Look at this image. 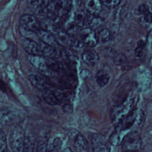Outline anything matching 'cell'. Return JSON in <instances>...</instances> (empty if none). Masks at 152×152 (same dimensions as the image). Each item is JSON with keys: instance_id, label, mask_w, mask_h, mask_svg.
I'll return each instance as SVG.
<instances>
[{"instance_id": "6da1fadb", "label": "cell", "mask_w": 152, "mask_h": 152, "mask_svg": "<svg viewBox=\"0 0 152 152\" xmlns=\"http://www.w3.org/2000/svg\"><path fill=\"white\" fill-rule=\"evenodd\" d=\"M134 99L127 97L121 103L113 107L110 116L112 123L116 126L121 121L127 116L134 110Z\"/></svg>"}, {"instance_id": "7a4b0ae2", "label": "cell", "mask_w": 152, "mask_h": 152, "mask_svg": "<svg viewBox=\"0 0 152 152\" xmlns=\"http://www.w3.org/2000/svg\"><path fill=\"white\" fill-rule=\"evenodd\" d=\"M72 4L68 1H49L48 8L52 15L64 20L69 14Z\"/></svg>"}, {"instance_id": "3957f363", "label": "cell", "mask_w": 152, "mask_h": 152, "mask_svg": "<svg viewBox=\"0 0 152 152\" xmlns=\"http://www.w3.org/2000/svg\"><path fill=\"white\" fill-rule=\"evenodd\" d=\"M144 113L142 110L134 109L131 113L124 118L115 126V132L119 133L130 129L136 122L140 123L142 121Z\"/></svg>"}, {"instance_id": "277c9868", "label": "cell", "mask_w": 152, "mask_h": 152, "mask_svg": "<svg viewBox=\"0 0 152 152\" xmlns=\"http://www.w3.org/2000/svg\"><path fill=\"white\" fill-rule=\"evenodd\" d=\"M25 138L22 128L19 125H15L10 135V143L12 152H23Z\"/></svg>"}, {"instance_id": "5b68a950", "label": "cell", "mask_w": 152, "mask_h": 152, "mask_svg": "<svg viewBox=\"0 0 152 152\" xmlns=\"http://www.w3.org/2000/svg\"><path fill=\"white\" fill-rule=\"evenodd\" d=\"M142 140L140 134L136 131L127 134L122 141V148L124 152H134L141 147Z\"/></svg>"}, {"instance_id": "8992f818", "label": "cell", "mask_w": 152, "mask_h": 152, "mask_svg": "<svg viewBox=\"0 0 152 152\" xmlns=\"http://www.w3.org/2000/svg\"><path fill=\"white\" fill-rule=\"evenodd\" d=\"M20 24L24 29L37 33L41 28V23L38 19L31 14H24L20 19Z\"/></svg>"}, {"instance_id": "52a82bcc", "label": "cell", "mask_w": 152, "mask_h": 152, "mask_svg": "<svg viewBox=\"0 0 152 152\" xmlns=\"http://www.w3.org/2000/svg\"><path fill=\"white\" fill-rule=\"evenodd\" d=\"M91 145L93 152H111L109 142L101 134H94L91 138Z\"/></svg>"}, {"instance_id": "ba28073f", "label": "cell", "mask_w": 152, "mask_h": 152, "mask_svg": "<svg viewBox=\"0 0 152 152\" xmlns=\"http://www.w3.org/2000/svg\"><path fill=\"white\" fill-rule=\"evenodd\" d=\"M21 117L17 111L9 109H0V124L12 125L17 123Z\"/></svg>"}, {"instance_id": "9c48e42d", "label": "cell", "mask_w": 152, "mask_h": 152, "mask_svg": "<svg viewBox=\"0 0 152 152\" xmlns=\"http://www.w3.org/2000/svg\"><path fill=\"white\" fill-rule=\"evenodd\" d=\"M49 2V1H30L28 4L35 14L48 18L52 15L48 8Z\"/></svg>"}, {"instance_id": "30bf717a", "label": "cell", "mask_w": 152, "mask_h": 152, "mask_svg": "<svg viewBox=\"0 0 152 152\" xmlns=\"http://www.w3.org/2000/svg\"><path fill=\"white\" fill-rule=\"evenodd\" d=\"M54 94L60 103H69L72 102L75 97L74 89L58 88L53 90Z\"/></svg>"}, {"instance_id": "8fae6325", "label": "cell", "mask_w": 152, "mask_h": 152, "mask_svg": "<svg viewBox=\"0 0 152 152\" xmlns=\"http://www.w3.org/2000/svg\"><path fill=\"white\" fill-rule=\"evenodd\" d=\"M28 78L33 86L42 91L50 90L52 87V84L43 76L31 74L28 75Z\"/></svg>"}, {"instance_id": "7c38bea8", "label": "cell", "mask_w": 152, "mask_h": 152, "mask_svg": "<svg viewBox=\"0 0 152 152\" xmlns=\"http://www.w3.org/2000/svg\"><path fill=\"white\" fill-rule=\"evenodd\" d=\"M28 60L33 65L46 74H49L53 72L49 68L47 59L45 57L38 55H29Z\"/></svg>"}, {"instance_id": "4fadbf2b", "label": "cell", "mask_w": 152, "mask_h": 152, "mask_svg": "<svg viewBox=\"0 0 152 152\" xmlns=\"http://www.w3.org/2000/svg\"><path fill=\"white\" fill-rule=\"evenodd\" d=\"M79 34L82 42L90 47H94L98 43L97 36L95 31L90 27L82 29Z\"/></svg>"}, {"instance_id": "5bb4252c", "label": "cell", "mask_w": 152, "mask_h": 152, "mask_svg": "<svg viewBox=\"0 0 152 152\" xmlns=\"http://www.w3.org/2000/svg\"><path fill=\"white\" fill-rule=\"evenodd\" d=\"M136 83L137 87L140 90L145 91L148 89L151 83L150 74L145 71L137 73L136 76Z\"/></svg>"}, {"instance_id": "9a60e30c", "label": "cell", "mask_w": 152, "mask_h": 152, "mask_svg": "<svg viewBox=\"0 0 152 152\" xmlns=\"http://www.w3.org/2000/svg\"><path fill=\"white\" fill-rule=\"evenodd\" d=\"M36 33L38 38L43 43L56 48L58 46L59 44L56 39V37L52 33L41 28L39 31H37Z\"/></svg>"}, {"instance_id": "2e32d148", "label": "cell", "mask_w": 152, "mask_h": 152, "mask_svg": "<svg viewBox=\"0 0 152 152\" xmlns=\"http://www.w3.org/2000/svg\"><path fill=\"white\" fill-rule=\"evenodd\" d=\"M23 47L24 50L29 55L40 56V49L39 43L30 39H25L23 43Z\"/></svg>"}, {"instance_id": "e0dca14e", "label": "cell", "mask_w": 152, "mask_h": 152, "mask_svg": "<svg viewBox=\"0 0 152 152\" xmlns=\"http://www.w3.org/2000/svg\"><path fill=\"white\" fill-rule=\"evenodd\" d=\"M39 45L40 49V56H42L49 58H53L60 55L59 54L58 49L55 47L46 44L42 41L39 42Z\"/></svg>"}, {"instance_id": "ac0fdd59", "label": "cell", "mask_w": 152, "mask_h": 152, "mask_svg": "<svg viewBox=\"0 0 152 152\" xmlns=\"http://www.w3.org/2000/svg\"><path fill=\"white\" fill-rule=\"evenodd\" d=\"M59 83L61 85V88L73 89L76 87L77 80L75 75L72 74H65L59 78Z\"/></svg>"}, {"instance_id": "d6986e66", "label": "cell", "mask_w": 152, "mask_h": 152, "mask_svg": "<svg viewBox=\"0 0 152 152\" xmlns=\"http://www.w3.org/2000/svg\"><path fill=\"white\" fill-rule=\"evenodd\" d=\"M85 7L90 14L97 15L102 10V3L97 0H90L86 2Z\"/></svg>"}, {"instance_id": "ffe728a7", "label": "cell", "mask_w": 152, "mask_h": 152, "mask_svg": "<svg viewBox=\"0 0 152 152\" xmlns=\"http://www.w3.org/2000/svg\"><path fill=\"white\" fill-rule=\"evenodd\" d=\"M82 59L86 64L94 65L98 63L99 56L94 50H86L82 53Z\"/></svg>"}, {"instance_id": "44dd1931", "label": "cell", "mask_w": 152, "mask_h": 152, "mask_svg": "<svg viewBox=\"0 0 152 152\" xmlns=\"http://www.w3.org/2000/svg\"><path fill=\"white\" fill-rule=\"evenodd\" d=\"M74 147L77 152H89V145L87 140L78 134L74 140Z\"/></svg>"}, {"instance_id": "7402d4cb", "label": "cell", "mask_w": 152, "mask_h": 152, "mask_svg": "<svg viewBox=\"0 0 152 152\" xmlns=\"http://www.w3.org/2000/svg\"><path fill=\"white\" fill-rule=\"evenodd\" d=\"M42 96L44 100L50 105H58L60 104L59 101L54 94L53 90H48L43 91L42 93Z\"/></svg>"}, {"instance_id": "603a6c76", "label": "cell", "mask_w": 152, "mask_h": 152, "mask_svg": "<svg viewBox=\"0 0 152 152\" xmlns=\"http://www.w3.org/2000/svg\"><path fill=\"white\" fill-rule=\"evenodd\" d=\"M86 15L83 10H77L74 12L73 17V21L80 27H83L86 23Z\"/></svg>"}, {"instance_id": "cb8c5ba5", "label": "cell", "mask_w": 152, "mask_h": 152, "mask_svg": "<svg viewBox=\"0 0 152 152\" xmlns=\"http://www.w3.org/2000/svg\"><path fill=\"white\" fill-rule=\"evenodd\" d=\"M56 39L59 45L62 46L68 45L71 43V40H70V36L67 34L65 30L61 29L56 34H55Z\"/></svg>"}, {"instance_id": "d4e9b609", "label": "cell", "mask_w": 152, "mask_h": 152, "mask_svg": "<svg viewBox=\"0 0 152 152\" xmlns=\"http://www.w3.org/2000/svg\"><path fill=\"white\" fill-rule=\"evenodd\" d=\"M109 74L103 70H99L96 75V82L100 87L105 86L109 81Z\"/></svg>"}, {"instance_id": "484cf974", "label": "cell", "mask_w": 152, "mask_h": 152, "mask_svg": "<svg viewBox=\"0 0 152 152\" xmlns=\"http://www.w3.org/2000/svg\"><path fill=\"white\" fill-rule=\"evenodd\" d=\"M104 23V19L97 15H93L89 20L90 28L95 31V30L102 27Z\"/></svg>"}, {"instance_id": "4316f807", "label": "cell", "mask_w": 152, "mask_h": 152, "mask_svg": "<svg viewBox=\"0 0 152 152\" xmlns=\"http://www.w3.org/2000/svg\"><path fill=\"white\" fill-rule=\"evenodd\" d=\"M111 37V33L107 28H102L100 30L97 36L98 42L106 43L110 40Z\"/></svg>"}, {"instance_id": "83f0119b", "label": "cell", "mask_w": 152, "mask_h": 152, "mask_svg": "<svg viewBox=\"0 0 152 152\" xmlns=\"http://www.w3.org/2000/svg\"><path fill=\"white\" fill-rule=\"evenodd\" d=\"M61 56L66 63H68L72 66H74V64L76 63V56L71 51L68 49H62L61 51Z\"/></svg>"}, {"instance_id": "f1b7e54d", "label": "cell", "mask_w": 152, "mask_h": 152, "mask_svg": "<svg viewBox=\"0 0 152 152\" xmlns=\"http://www.w3.org/2000/svg\"><path fill=\"white\" fill-rule=\"evenodd\" d=\"M62 140L60 138L56 137L52 140L50 144L48 146L47 152H59L62 146Z\"/></svg>"}, {"instance_id": "f546056e", "label": "cell", "mask_w": 152, "mask_h": 152, "mask_svg": "<svg viewBox=\"0 0 152 152\" xmlns=\"http://www.w3.org/2000/svg\"><path fill=\"white\" fill-rule=\"evenodd\" d=\"M35 140L32 137H27L25 138L23 152H34Z\"/></svg>"}, {"instance_id": "4dcf8cb0", "label": "cell", "mask_w": 152, "mask_h": 152, "mask_svg": "<svg viewBox=\"0 0 152 152\" xmlns=\"http://www.w3.org/2000/svg\"><path fill=\"white\" fill-rule=\"evenodd\" d=\"M79 27L73 21H69L65 25V31L70 36H74L78 31Z\"/></svg>"}, {"instance_id": "1f68e13d", "label": "cell", "mask_w": 152, "mask_h": 152, "mask_svg": "<svg viewBox=\"0 0 152 152\" xmlns=\"http://www.w3.org/2000/svg\"><path fill=\"white\" fill-rule=\"evenodd\" d=\"M113 62L116 65H122L126 63V56L122 53H119L114 55L112 58Z\"/></svg>"}, {"instance_id": "d6a6232c", "label": "cell", "mask_w": 152, "mask_h": 152, "mask_svg": "<svg viewBox=\"0 0 152 152\" xmlns=\"http://www.w3.org/2000/svg\"><path fill=\"white\" fill-rule=\"evenodd\" d=\"M0 152H7V138L2 129H0Z\"/></svg>"}, {"instance_id": "836d02e7", "label": "cell", "mask_w": 152, "mask_h": 152, "mask_svg": "<svg viewBox=\"0 0 152 152\" xmlns=\"http://www.w3.org/2000/svg\"><path fill=\"white\" fill-rule=\"evenodd\" d=\"M70 45H71V49L73 50L76 52H79L83 49L84 44L81 40H79L78 39H74L71 40Z\"/></svg>"}, {"instance_id": "e575fe53", "label": "cell", "mask_w": 152, "mask_h": 152, "mask_svg": "<svg viewBox=\"0 0 152 152\" xmlns=\"http://www.w3.org/2000/svg\"><path fill=\"white\" fill-rule=\"evenodd\" d=\"M145 46V43L143 40H139L137 43V46L135 50V54L137 57H141L144 52Z\"/></svg>"}, {"instance_id": "d590c367", "label": "cell", "mask_w": 152, "mask_h": 152, "mask_svg": "<svg viewBox=\"0 0 152 152\" xmlns=\"http://www.w3.org/2000/svg\"><path fill=\"white\" fill-rule=\"evenodd\" d=\"M48 145L45 140H39L37 142L36 152H47Z\"/></svg>"}, {"instance_id": "8d00e7d4", "label": "cell", "mask_w": 152, "mask_h": 152, "mask_svg": "<svg viewBox=\"0 0 152 152\" xmlns=\"http://www.w3.org/2000/svg\"><path fill=\"white\" fill-rule=\"evenodd\" d=\"M102 4L104 5L108 8H113L118 6L120 3L121 1L119 0H109V1H102Z\"/></svg>"}, {"instance_id": "74e56055", "label": "cell", "mask_w": 152, "mask_h": 152, "mask_svg": "<svg viewBox=\"0 0 152 152\" xmlns=\"http://www.w3.org/2000/svg\"><path fill=\"white\" fill-rule=\"evenodd\" d=\"M119 133L115 132L114 133H113L109 139V142L110 144H113V145H115L117 144L119 142Z\"/></svg>"}, {"instance_id": "f35d334b", "label": "cell", "mask_w": 152, "mask_h": 152, "mask_svg": "<svg viewBox=\"0 0 152 152\" xmlns=\"http://www.w3.org/2000/svg\"><path fill=\"white\" fill-rule=\"evenodd\" d=\"M91 72L87 69H84L80 72V76L83 80L88 79L90 77H91Z\"/></svg>"}, {"instance_id": "ab89813d", "label": "cell", "mask_w": 152, "mask_h": 152, "mask_svg": "<svg viewBox=\"0 0 152 152\" xmlns=\"http://www.w3.org/2000/svg\"><path fill=\"white\" fill-rule=\"evenodd\" d=\"M62 109L67 113H71L73 112V106L70 103H65L62 106Z\"/></svg>"}, {"instance_id": "60d3db41", "label": "cell", "mask_w": 152, "mask_h": 152, "mask_svg": "<svg viewBox=\"0 0 152 152\" xmlns=\"http://www.w3.org/2000/svg\"><path fill=\"white\" fill-rule=\"evenodd\" d=\"M143 15L144 19L145 22L148 23H151L152 22V13L149 10L145 12Z\"/></svg>"}, {"instance_id": "b9f144b4", "label": "cell", "mask_w": 152, "mask_h": 152, "mask_svg": "<svg viewBox=\"0 0 152 152\" xmlns=\"http://www.w3.org/2000/svg\"><path fill=\"white\" fill-rule=\"evenodd\" d=\"M138 12H139V14H144L145 12H147L148 10V7L144 4H141L138 7Z\"/></svg>"}, {"instance_id": "7bdbcfd3", "label": "cell", "mask_w": 152, "mask_h": 152, "mask_svg": "<svg viewBox=\"0 0 152 152\" xmlns=\"http://www.w3.org/2000/svg\"><path fill=\"white\" fill-rule=\"evenodd\" d=\"M147 42L150 48L152 49V30H150L147 36Z\"/></svg>"}, {"instance_id": "ee69618b", "label": "cell", "mask_w": 152, "mask_h": 152, "mask_svg": "<svg viewBox=\"0 0 152 152\" xmlns=\"http://www.w3.org/2000/svg\"><path fill=\"white\" fill-rule=\"evenodd\" d=\"M63 152H72V150H71L70 148L66 147V148H65L64 149V150L63 151Z\"/></svg>"}, {"instance_id": "f6af8a7d", "label": "cell", "mask_w": 152, "mask_h": 152, "mask_svg": "<svg viewBox=\"0 0 152 152\" xmlns=\"http://www.w3.org/2000/svg\"><path fill=\"white\" fill-rule=\"evenodd\" d=\"M149 65L150 66L151 68L152 69V55L150 57V61H149Z\"/></svg>"}, {"instance_id": "bcb514c9", "label": "cell", "mask_w": 152, "mask_h": 152, "mask_svg": "<svg viewBox=\"0 0 152 152\" xmlns=\"http://www.w3.org/2000/svg\"><path fill=\"white\" fill-rule=\"evenodd\" d=\"M134 152H137V151H134Z\"/></svg>"}]
</instances>
